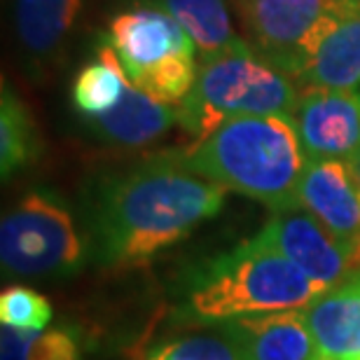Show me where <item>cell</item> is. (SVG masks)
Segmentation results:
<instances>
[{"instance_id": "1", "label": "cell", "mask_w": 360, "mask_h": 360, "mask_svg": "<svg viewBox=\"0 0 360 360\" xmlns=\"http://www.w3.org/2000/svg\"><path fill=\"white\" fill-rule=\"evenodd\" d=\"M225 187L201 178L183 157H162L112 180L101 194L94 239L98 262L139 267L220 213Z\"/></svg>"}, {"instance_id": "2", "label": "cell", "mask_w": 360, "mask_h": 360, "mask_svg": "<svg viewBox=\"0 0 360 360\" xmlns=\"http://www.w3.org/2000/svg\"><path fill=\"white\" fill-rule=\"evenodd\" d=\"M183 162L201 178L278 211L295 204L309 160L292 117L250 115L222 122Z\"/></svg>"}, {"instance_id": "3", "label": "cell", "mask_w": 360, "mask_h": 360, "mask_svg": "<svg viewBox=\"0 0 360 360\" xmlns=\"http://www.w3.org/2000/svg\"><path fill=\"white\" fill-rule=\"evenodd\" d=\"M323 292H328L326 288L297 264L253 236L197 271L185 309L201 323H220L239 316L304 309Z\"/></svg>"}, {"instance_id": "4", "label": "cell", "mask_w": 360, "mask_h": 360, "mask_svg": "<svg viewBox=\"0 0 360 360\" xmlns=\"http://www.w3.org/2000/svg\"><path fill=\"white\" fill-rule=\"evenodd\" d=\"M297 103L300 91L288 80L285 70L257 56L248 42L236 38L220 52L201 56L197 80L183 103H178L176 120L197 146L232 117H292Z\"/></svg>"}, {"instance_id": "5", "label": "cell", "mask_w": 360, "mask_h": 360, "mask_svg": "<svg viewBox=\"0 0 360 360\" xmlns=\"http://www.w3.org/2000/svg\"><path fill=\"white\" fill-rule=\"evenodd\" d=\"M108 45L129 82L162 103H183L197 80L194 42L162 7H136L110 21Z\"/></svg>"}, {"instance_id": "6", "label": "cell", "mask_w": 360, "mask_h": 360, "mask_svg": "<svg viewBox=\"0 0 360 360\" xmlns=\"http://www.w3.org/2000/svg\"><path fill=\"white\" fill-rule=\"evenodd\" d=\"M0 260L5 274L24 278L80 269L84 243L66 204L45 190L24 194L0 222Z\"/></svg>"}, {"instance_id": "7", "label": "cell", "mask_w": 360, "mask_h": 360, "mask_svg": "<svg viewBox=\"0 0 360 360\" xmlns=\"http://www.w3.org/2000/svg\"><path fill=\"white\" fill-rule=\"evenodd\" d=\"M257 236L292 264H297L309 278L326 290L344 283L360 271L356 255L300 204L271 211V218Z\"/></svg>"}, {"instance_id": "8", "label": "cell", "mask_w": 360, "mask_h": 360, "mask_svg": "<svg viewBox=\"0 0 360 360\" xmlns=\"http://www.w3.org/2000/svg\"><path fill=\"white\" fill-rule=\"evenodd\" d=\"M264 59L297 77L307 47L337 0H236Z\"/></svg>"}, {"instance_id": "9", "label": "cell", "mask_w": 360, "mask_h": 360, "mask_svg": "<svg viewBox=\"0 0 360 360\" xmlns=\"http://www.w3.org/2000/svg\"><path fill=\"white\" fill-rule=\"evenodd\" d=\"M292 122L309 162H351L360 150V94L354 89H304Z\"/></svg>"}, {"instance_id": "10", "label": "cell", "mask_w": 360, "mask_h": 360, "mask_svg": "<svg viewBox=\"0 0 360 360\" xmlns=\"http://www.w3.org/2000/svg\"><path fill=\"white\" fill-rule=\"evenodd\" d=\"M297 77L309 87L356 89L360 84V0H337L307 47Z\"/></svg>"}, {"instance_id": "11", "label": "cell", "mask_w": 360, "mask_h": 360, "mask_svg": "<svg viewBox=\"0 0 360 360\" xmlns=\"http://www.w3.org/2000/svg\"><path fill=\"white\" fill-rule=\"evenodd\" d=\"M295 204L316 215L360 262V180L349 162H307Z\"/></svg>"}, {"instance_id": "12", "label": "cell", "mask_w": 360, "mask_h": 360, "mask_svg": "<svg viewBox=\"0 0 360 360\" xmlns=\"http://www.w3.org/2000/svg\"><path fill=\"white\" fill-rule=\"evenodd\" d=\"M241 344L246 360H316L319 349L304 309L220 321Z\"/></svg>"}, {"instance_id": "13", "label": "cell", "mask_w": 360, "mask_h": 360, "mask_svg": "<svg viewBox=\"0 0 360 360\" xmlns=\"http://www.w3.org/2000/svg\"><path fill=\"white\" fill-rule=\"evenodd\" d=\"M321 358H360V271L304 307Z\"/></svg>"}, {"instance_id": "14", "label": "cell", "mask_w": 360, "mask_h": 360, "mask_svg": "<svg viewBox=\"0 0 360 360\" xmlns=\"http://www.w3.org/2000/svg\"><path fill=\"white\" fill-rule=\"evenodd\" d=\"M174 122H178L174 108L129 82L120 103L94 120V129L115 146L141 148L167 134Z\"/></svg>"}, {"instance_id": "15", "label": "cell", "mask_w": 360, "mask_h": 360, "mask_svg": "<svg viewBox=\"0 0 360 360\" xmlns=\"http://www.w3.org/2000/svg\"><path fill=\"white\" fill-rule=\"evenodd\" d=\"M82 0H14V26L33 59H49L73 31Z\"/></svg>"}, {"instance_id": "16", "label": "cell", "mask_w": 360, "mask_h": 360, "mask_svg": "<svg viewBox=\"0 0 360 360\" xmlns=\"http://www.w3.org/2000/svg\"><path fill=\"white\" fill-rule=\"evenodd\" d=\"M129 87V77L115 54V49L101 45L96 52V61L87 63L73 82V103L77 112L89 120L110 112L120 103Z\"/></svg>"}, {"instance_id": "17", "label": "cell", "mask_w": 360, "mask_h": 360, "mask_svg": "<svg viewBox=\"0 0 360 360\" xmlns=\"http://www.w3.org/2000/svg\"><path fill=\"white\" fill-rule=\"evenodd\" d=\"M160 7L183 26L201 56L220 52L236 40L225 0H160Z\"/></svg>"}, {"instance_id": "18", "label": "cell", "mask_w": 360, "mask_h": 360, "mask_svg": "<svg viewBox=\"0 0 360 360\" xmlns=\"http://www.w3.org/2000/svg\"><path fill=\"white\" fill-rule=\"evenodd\" d=\"M40 148V134L28 108L7 84H3V101H0V171H3V180L38 160Z\"/></svg>"}, {"instance_id": "19", "label": "cell", "mask_w": 360, "mask_h": 360, "mask_svg": "<svg viewBox=\"0 0 360 360\" xmlns=\"http://www.w3.org/2000/svg\"><path fill=\"white\" fill-rule=\"evenodd\" d=\"M3 360H84L82 340L73 328L19 330L3 326Z\"/></svg>"}, {"instance_id": "20", "label": "cell", "mask_w": 360, "mask_h": 360, "mask_svg": "<svg viewBox=\"0 0 360 360\" xmlns=\"http://www.w3.org/2000/svg\"><path fill=\"white\" fill-rule=\"evenodd\" d=\"M218 328V333L187 335L162 344L148 360H246L236 337L222 323Z\"/></svg>"}, {"instance_id": "21", "label": "cell", "mask_w": 360, "mask_h": 360, "mask_svg": "<svg viewBox=\"0 0 360 360\" xmlns=\"http://www.w3.org/2000/svg\"><path fill=\"white\" fill-rule=\"evenodd\" d=\"M0 321L19 330H47L52 323V304L26 285H10L0 295Z\"/></svg>"}, {"instance_id": "22", "label": "cell", "mask_w": 360, "mask_h": 360, "mask_svg": "<svg viewBox=\"0 0 360 360\" xmlns=\"http://www.w3.org/2000/svg\"><path fill=\"white\" fill-rule=\"evenodd\" d=\"M349 164H351V169H354L356 178L360 180V150H358V153H356V157H354V160H351Z\"/></svg>"}, {"instance_id": "23", "label": "cell", "mask_w": 360, "mask_h": 360, "mask_svg": "<svg viewBox=\"0 0 360 360\" xmlns=\"http://www.w3.org/2000/svg\"><path fill=\"white\" fill-rule=\"evenodd\" d=\"M316 360H328V358H321V356H319V358H316Z\"/></svg>"}, {"instance_id": "24", "label": "cell", "mask_w": 360, "mask_h": 360, "mask_svg": "<svg viewBox=\"0 0 360 360\" xmlns=\"http://www.w3.org/2000/svg\"><path fill=\"white\" fill-rule=\"evenodd\" d=\"M356 360H360V358H356Z\"/></svg>"}]
</instances>
